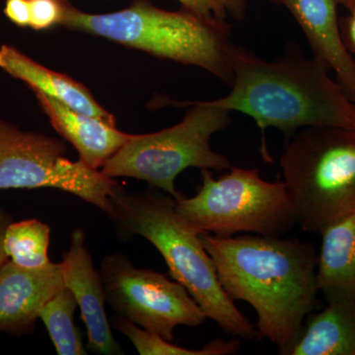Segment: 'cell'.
<instances>
[{
	"instance_id": "1",
	"label": "cell",
	"mask_w": 355,
	"mask_h": 355,
	"mask_svg": "<svg viewBox=\"0 0 355 355\" xmlns=\"http://www.w3.org/2000/svg\"><path fill=\"white\" fill-rule=\"evenodd\" d=\"M200 236L229 298L256 311L258 340L291 355L318 303L314 245L282 236Z\"/></svg>"
},
{
	"instance_id": "2",
	"label": "cell",
	"mask_w": 355,
	"mask_h": 355,
	"mask_svg": "<svg viewBox=\"0 0 355 355\" xmlns=\"http://www.w3.org/2000/svg\"><path fill=\"white\" fill-rule=\"evenodd\" d=\"M230 62L234 74L230 92L209 102L256 121L266 161H272L266 150V128H277L286 139L308 127L355 130V102L318 58H307L292 48L286 57L268 62L232 44Z\"/></svg>"
},
{
	"instance_id": "3",
	"label": "cell",
	"mask_w": 355,
	"mask_h": 355,
	"mask_svg": "<svg viewBox=\"0 0 355 355\" xmlns=\"http://www.w3.org/2000/svg\"><path fill=\"white\" fill-rule=\"evenodd\" d=\"M110 217L123 240L141 236L164 259L170 275L186 287L207 319L229 336L258 340V331L224 291L202 232L176 209V200L156 191L128 193L120 184L111 198Z\"/></svg>"
},
{
	"instance_id": "4",
	"label": "cell",
	"mask_w": 355,
	"mask_h": 355,
	"mask_svg": "<svg viewBox=\"0 0 355 355\" xmlns=\"http://www.w3.org/2000/svg\"><path fill=\"white\" fill-rule=\"evenodd\" d=\"M60 26L103 37L154 57L195 65L230 87L232 25L203 17L182 7L168 11L149 0H133L127 8L105 14L83 12L67 0Z\"/></svg>"
},
{
	"instance_id": "5",
	"label": "cell",
	"mask_w": 355,
	"mask_h": 355,
	"mask_svg": "<svg viewBox=\"0 0 355 355\" xmlns=\"http://www.w3.org/2000/svg\"><path fill=\"white\" fill-rule=\"evenodd\" d=\"M299 227L320 234L355 212V130L301 128L279 161Z\"/></svg>"
},
{
	"instance_id": "6",
	"label": "cell",
	"mask_w": 355,
	"mask_h": 355,
	"mask_svg": "<svg viewBox=\"0 0 355 355\" xmlns=\"http://www.w3.org/2000/svg\"><path fill=\"white\" fill-rule=\"evenodd\" d=\"M161 105L189 106L183 121L148 135H132L101 172L108 178L127 177L146 181L178 200L183 196L175 181L188 168L220 172L230 170L229 159L210 146L212 135L225 130L230 111L209 101L174 102Z\"/></svg>"
},
{
	"instance_id": "7",
	"label": "cell",
	"mask_w": 355,
	"mask_h": 355,
	"mask_svg": "<svg viewBox=\"0 0 355 355\" xmlns=\"http://www.w3.org/2000/svg\"><path fill=\"white\" fill-rule=\"evenodd\" d=\"M200 173L197 195L176 200L177 211L200 232L282 236L298 225L284 181H266L254 168L231 167L218 179L209 169Z\"/></svg>"
},
{
	"instance_id": "8",
	"label": "cell",
	"mask_w": 355,
	"mask_h": 355,
	"mask_svg": "<svg viewBox=\"0 0 355 355\" xmlns=\"http://www.w3.org/2000/svg\"><path fill=\"white\" fill-rule=\"evenodd\" d=\"M62 140L23 132L0 120V190L53 188L71 193L113 214L111 198L118 182L99 170L65 157Z\"/></svg>"
},
{
	"instance_id": "9",
	"label": "cell",
	"mask_w": 355,
	"mask_h": 355,
	"mask_svg": "<svg viewBox=\"0 0 355 355\" xmlns=\"http://www.w3.org/2000/svg\"><path fill=\"white\" fill-rule=\"evenodd\" d=\"M99 272L116 314L169 342L177 327L202 326L207 320L186 287L163 273L135 268L125 254L105 257Z\"/></svg>"
},
{
	"instance_id": "10",
	"label": "cell",
	"mask_w": 355,
	"mask_h": 355,
	"mask_svg": "<svg viewBox=\"0 0 355 355\" xmlns=\"http://www.w3.org/2000/svg\"><path fill=\"white\" fill-rule=\"evenodd\" d=\"M60 263L65 286L76 297L87 329L88 349L97 354H125L112 333L105 309L104 284L86 246L83 229L72 231L69 251Z\"/></svg>"
},
{
	"instance_id": "11",
	"label": "cell",
	"mask_w": 355,
	"mask_h": 355,
	"mask_svg": "<svg viewBox=\"0 0 355 355\" xmlns=\"http://www.w3.org/2000/svg\"><path fill=\"white\" fill-rule=\"evenodd\" d=\"M64 286L62 263L27 268L8 259L0 268V331L32 333L44 306Z\"/></svg>"
},
{
	"instance_id": "12",
	"label": "cell",
	"mask_w": 355,
	"mask_h": 355,
	"mask_svg": "<svg viewBox=\"0 0 355 355\" xmlns=\"http://www.w3.org/2000/svg\"><path fill=\"white\" fill-rule=\"evenodd\" d=\"M286 7L304 33L313 55L335 71L338 83L355 97V60L343 41L336 0H272Z\"/></svg>"
},
{
	"instance_id": "13",
	"label": "cell",
	"mask_w": 355,
	"mask_h": 355,
	"mask_svg": "<svg viewBox=\"0 0 355 355\" xmlns=\"http://www.w3.org/2000/svg\"><path fill=\"white\" fill-rule=\"evenodd\" d=\"M34 93L51 125L76 147L79 160L92 169L101 171L132 137L119 130L116 125L74 111L43 93Z\"/></svg>"
},
{
	"instance_id": "14",
	"label": "cell",
	"mask_w": 355,
	"mask_h": 355,
	"mask_svg": "<svg viewBox=\"0 0 355 355\" xmlns=\"http://www.w3.org/2000/svg\"><path fill=\"white\" fill-rule=\"evenodd\" d=\"M0 69L27 84L34 92L43 93L74 111L116 125L113 114L96 101L85 86L46 69L12 46H0Z\"/></svg>"
},
{
	"instance_id": "15",
	"label": "cell",
	"mask_w": 355,
	"mask_h": 355,
	"mask_svg": "<svg viewBox=\"0 0 355 355\" xmlns=\"http://www.w3.org/2000/svg\"><path fill=\"white\" fill-rule=\"evenodd\" d=\"M320 235L319 292L327 303L355 301V212L333 222Z\"/></svg>"
},
{
	"instance_id": "16",
	"label": "cell",
	"mask_w": 355,
	"mask_h": 355,
	"mask_svg": "<svg viewBox=\"0 0 355 355\" xmlns=\"http://www.w3.org/2000/svg\"><path fill=\"white\" fill-rule=\"evenodd\" d=\"M291 355H355V301H335L307 317Z\"/></svg>"
},
{
	"instance_id": "17",
	"label": "cell",
	"mask_w": 355,
	"mask_h": 355,
	"mask_svg": "<svg viewBox=\"0 0 355 355\" xmlns=\"http://www.w3.org/2000/svg\"><path fill=\"white\" fill-rule=\"evenodd\" d=\"M51 228L38 219L11 222L4 234V250L9 260L27 268L51 265L49 258Z\"/></svg>"
},
{
	"instance_id": "18",
	"label": "cell",
	"mask_w": 355,
	"mask_h": 355,
	"mask_svg": "<svg viewBox=\"0 0 355 355\" xmlns=\"http://www.w3.org/2000/svg\"><path fill=\"white\" fill-rule=\"evenodd\" d=\"M78 307L72 292L64 286L44 306L39 319L46 330L58 355H86L83 334L74 324V313Z\"/></svg>"
},
{
	"instance_id": "19",
	"label": "cell",
	"mask_w": 355,
	"mask_h": 355,
	"mask_svg": "<svg viewBox=\"0 0 355 355\" xmlns=\"http://www.w3.org/2000/svg\"><path fill=\"white\" fill-rule=\"evenodd\" d=\"M113 323L114 328L132 343L140 355H231L237 354L241 347L238 338H216L200 349H184L162 336L139 328L125 318H114Z\"/></svg>"
},
{
	"instance_id": "20",
	"label": "cell",
	"mask_w": 355,
	"mask_h": 355,
	"mask_svg": "<svg viewBox=\"0 0 355 355\" xmlns=\"http://www.w3.org/2000/svg\"><path fill=\"white\" fill-rule=\"evenodd\" d=\"M183 8L203 17L217 20L227 18L241 21L246 17L247 4L245 0H177Z\"/></svg>"
},
{
	"instance_id": "21",
	"label": "cell",
	"mask_w": 355,
	"mask_h": 355,
	"mask_svg": "<svg viewBox=\"0 0 355 355\" xmlns=\"http://www.w3.org/2000/svg\"><path fill=\"white\" fill-rule=\"evenodd\" d=\"M31 19L30 27L34 30L50 29L60 26L67 0H29Z\"/></svg>"
},
{
	"instance_id": "22",
	"label": "cell",
	"mask_w": 355,
	"mask_h": 355,
	"mask_svg": "<svg viewBox=\"0 0 355 355\" xmlns=\"http://www.w3.org/2000/svg\"><path fill=\"white\" fill-rule=\"evenodd\" d=\"M4 14L14 24L19 27H30L31 11L29 0H6Z\"/></svg>"
},
{
	"instance_id": "23",
	"label": "cell",
	"mask_w": 355,
	"mask_h": 355,
	"mask_svg": "<svg viewBox=\"0 0 355 355\" xmlns=\"http://www.w3.org/2000/svg\"><path fill=\"white\" fill-rule=\"evenodd\" d=\"M12 221V216L8 212H6L4 209H0V268L8 260V257H7L6 250H4V234H6L7 226Z\"/></svg>"
},
{
	"instance_id": "24",
	"label": "cell",
	"mask_w": 355,
	"mask_h": 355,
	"mask_svg": "<svg viewBox=\"0 0 355 355\" xmlns=\"http://www.w3.org/2000/svg\"><path fill=\"white\" fill-rule=\"evenodd\" d=\"M343 41L349 51L355 53V9L350 12L349 17L345 20V29H343ZM355 102V97L354 98Z\"/></svg>"
},
{
	"instance_id": "25",
	"label": "cell",
	"mask_w": 355,
	"mask_h": 355,
	"mask_svg": "<svg viewBox=\"0 0 355 355\" xmlns=\"http://www.w3.org/2000/svg\"><path fill=\"white\" fill-rule=\"evenodd\" d=\"M336 3L340 4V6L347 9V10L349 11V13L352 12L355 9V0H336Z\"/></svg>"
}]
</instances>
